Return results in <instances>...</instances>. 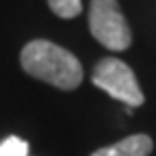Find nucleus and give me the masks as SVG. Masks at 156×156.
<instances>
[{
	"label": "nucleus",
	"mask_w": 156,
	"mask_h": 156,
	"mask_svg": "<svg viewBox=\"0 0 156 156\" xmlns=\"http://www.w3.org/2000/svg\"><path fill=\"white\" fill-rule=\"evenodd\" d=\"M91 80H93L95 87L106 91L111 98L126 102L130 108L141 106L145 102L134 72L124 61H119V58H102V61L95 65Z\"/></svg>",
	"instance_id": "nucleus-3"
},
{
	"label": "nucleus",
	"mask_w": 156,
	"mask_h": 156,
	"mask_svg": "<svg viewBox=\"0 0 156 156\" xmlns=\"http://www.w3.org/2000/svg\"><path fill=\"white\" fill-rule=\"evenodd\" d=\"M91 35L108 50L122 52L132 44V33L117 0H91L89 9Z\"/></svg>",
	"instance_id": "nucleus-2"
},
{
	"label": "nucleus",
	"mask_w": 156,
	"mask_h": 156,
	"mask_svg": "<svg viewBox=\"0 0 156 156\" xmlns=\"http://www.w3.org/2000/svg\"><path fill=\"white\" fill-rule=\"evenodd\" d=\"M152 150H154V141L147 134H132L113 145L95 150L91 156H150Z\"/></svg>",
	"instance_id": "nucleus-4"
},
{
	"label": "nucleus",
	"mask_w": 156,
	"mask_h": 156,
	"mask_svg": "<svg viewBox=\"0 0 156 156\" xmlns=\"http://www.w3.org/2000/svg\"><path fill=\"white\" fill-rule=\"evenodd\" d=\"M20 61L26 74L35 76L56 89H76L83 83V65L80 61L65 48L46 39L28 41L20 54Z\"/></svg>",
	"instance_id": "nucleus-1"
},
{
	"label": "nucleus",
	"mask_w": 156,
	"mask_h": 156,
	"mask_svg": "<svg viewBox=\"0 0 156 156\" xmlns=\"http://www.w3.org/2000/svg\"><path fill=\"white\" fill-rule=\"evenodd\" d=\"M0 156H28V143L20 136H7L0 143Z\"/></svg>",
	"instance_id": "nucleus-6"
},
{
	"label": "nucleus",
	"mask_w": 156,
	"mask_h": 156,
	"mask_svg": "<svg viewBox=\"0 0 156 156\" xmlns=\"http://www.w3.org/2000/svg\"><path fill=\"white\" fill-rule=\"evenodd\" d=\"M48 5L52 13H56L63 20H72L83 11V0H48Z\"/></svg>",
	"instance_id": "nucleus-5"
}]
</instances>
